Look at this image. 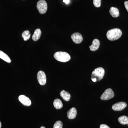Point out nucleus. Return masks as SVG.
<instances>
[{"mask_svg":"<svg viewBox=\"0 0 128 128\" xmlns=\"http://www.w3.org/2000/svg\"><path fill=\"white\" fill-rule=\"evenodd\" d=\"M114 96V92L112 89L111 88H108L105 90L101 96L100 98L102 100H108L113 98Z\"/></svg>","mask_w":128,"mask_h":128,"instance_id":"obj_5","label":"nucleus"},{"mask_svg":"<svg viewBox=\"0 0 128 128\" xmlns=\"http://www.w3.org/2000/svg\"><path fill=\"white\" fill-rule=\"evenodd\" d=\"M100 45V41L98 39H95L93 40L92 44L90 48V50L92 51H95L98 49Z\"/></svg>","mask_w":128,"mask_h":128,"instance_id":"obj_11","label":"nucleus"},{"mask_svg":"<svg viewBox=\"0 0 128 128\" xmlns=\"http://www.w3.org/2000/svg\"><path fill=\"white\" fill-rule=\"evenodd\" d=\"M63 1L66 4H68L70 2V0H63Z\"/></svg>","mask_w":128,"mask_h":128,"instance_id":"obj_23","label":"nucleus"},{"mask_svg":"<svg viewBox=\"0 0 128 128\" xmlns=\"http://www.w3.org/2000/svg\"><path fill=\"white\" fill-rule=\"evenodd\" d=\"M101 0H93V4L96 7H100L101 6Z\"/></svg>","mask_w":128,"mask_h":128,"instance_id":"obj_20","label":"nucleus"},{"mask_svg":"<svg viewBox=\"0 0 128 128\" xmlns=\"http://www.w3.org/2000/svg\"><path fill=\"white\" fill-rule=\"evenodd\" d=\"M122 32L118 28H114L108 30L106 34L108 39L110 41H113L118 40L122 36Z\"/></svg>","mask_w":128,"mask_h":128,"instance_id":"obj_1","label":"nucleus"},{"mask_svg":"<svg viewBox=\"0 0 128 128\" xmlns=\"http://www.w3.org/2000/svg\"><path fill=\"white\" fill-rule=\"evenodd\" d=\"M37 78L41 86H44L46 84V74L44 71L40 70L38 72Z\"/></svg>","mask_w":128,"mask_h":128,"instance_id":"obj_6","label":"nucleus"},{"mask_svg":"<svg viewBox=\"0 0 128 128\" xmlns=\"http://www.w3.org/2000/svg\"><path fill=\"white\" fill-rule=\"evenodd\" d=\"M0 58L8 63H10L11 62V60L9 58L8 56L0 50Z\"/></svg>","mask_w":128,"mask_h":128,"instance_id":"obj_16","label":"nucleus"},{"mask_svg":"<svg viewBox=\"0 0 128 128\" xmlns=\"http://www.w3.org/2000/svg\"><path fill=\"white\" fill-rule=\"evenodd\" d=\"M127 106V104L124 102H120L112 105V109L115 111H121L123 110Z\"/></svg>","mask_w":128,"mask_h":128,"instance_id":"obj_7","label":"nucleus"},{"mask_svg":"<svg viewBox=\"0 0 128 128\" xmlns=\"http://www.w3.org/2000/svg\"><path fill=\"white\" fill-rule=\"evenodd\" d=\"M18 100L23 105L26 106H30L32 102L30 98L24 95H21L18 97Z\"/></svg>","mask_w":128,"mask_h":128,"instance_id":"obj_9","label":"nucleus"},{"mask_svg":"<svg viewBox=\"0 0 128 128\" xmlns=\"http://www.w3.org/2000/svg\"><path fill=\"white\" fill-rule=\"evenodd\" d=\"M118 121L121 124L125 125L128 124V117L126 116H122L118 118Z\"/></svg>","mask_w":128,"mask_h":128,"instance_id":"obj_17","label":"nucleus"},{"mask_svg":"<svg viewBox=\"0 0 128 128\" xmlns=\"http://www.w3.org/2000/svg\"><path fill=\"white\" fill-rule=\"evenodd\" d=\"M54 105L56 109H60L62 108L63 106V104L62 101L58 98L56 99L54 101Z\"/></svg>","mask_w":128,"mask_h":128,"instance_id":"obj_15","label":"nucleus"},{"mask_svg":"<svg viewBox=\"0 0 128 128\" xmlns=\"http://www.w3.org/2000/svg\"><path fill=\"white\" fill-rule=\"evenodd\" d=\"M2 127V124L1 122L0 121V128H1Z\"/></svg>","mask_w":128,"mask_h":128,"instance_id":"obj_24","label":"nucleus"},{"mask_svg":"<svg viewBox=\"0 0 128 128\" xmlns=\"http://www.w3.org/2000/svg\"><path fill=\"white\" fill-rule=\"evenodd\" d=\"M60 95L64 100L66 102L70 100L71 97L70 94L68 92L65 91V90L62 91L60 93Z\"/></svg>","mask_w":128,"mask_h":128,"instance_id":"obj_14","label":"nucleus"},{"mask_svg":"<svg viewBox=\"0 0 128 128\" xmlns=\"http://www.w3.org/2000/svg\"><path fill=\"white\" fill-rule=\"evenodd\" d=\"M31 34L28 30H26L22 33V36L23 38L24 41H26L30 38Z\"/></svg>","mask_w":128,"mask_h":128,"instance_id":"obj_18","label":"nucleus"},{"mask_svg":"<svg viewBox=\"0 0 128 128\" xmlns=\"http://www.w3.org/2000/svg\"><path fill=\"white\" fill-rule=\"evenodd\" d=\"M105 70L102 67L96 68L92 71L91 79L94 82L100 81L105 75Z\"/></svg>","mask_w":128,"mask_h":128,"instance_id":"obj_2","label":"nucleus"},{"mask_svg":"<svg viewBox=\"0 0 128 128\" xmlns=\"http://www.w3.org/2000/svg\"><path fill=\"white\" fill-rule=\"evenodd\" d=\"M124 6L127 11L128 12V1H125L124 2Z\"/></svg>","mask_w":128,"mask_h":128,"instance_id":"obj_22","label":"nucleus"},{"mask_svg":"<svg viewBox=\"0 0 128 128\" xmlns=\"http://www.w3.org/2000/svg\"><path fill=\"white\" fill-rule=\"evenodd\" d=\"M71 38L74 43H81L83 40V38L80 34L78 32L74 33L71 35Z\"/></svg>","mask_w":128,"mask_h":128,"instance_id":"obj_8","label":"nucleus"},{"mask_svg":"<svg viewBox=\"0 0 128 128\" xmlns=\"http://www.w3.org/2000/svg\"><path fill=\"white\" fill-rule=\"evenodd\" d=\"M63 128V123L61 121H58L56 122L54 125V128Z\"/></svg>","mask_w":128,"mask_h":128,"instance_id":"obj_19","label":"nucleus"},{"mask_svg":"<svg viewBox=\"0 0 128 128\" xmlns=\"http://www.w3.org/2000/svg\"><path fill=\"white\" fill-rule=\"evenodd\" d=\"M41 34V31L40 28H38L34 31V33L32 36V39L34 41H36L40 38Z\"/></svg>","mask_w":128,"mask_h":128,"instance_id":"obj_13","label":"nucleus"},{"mask_svg":"<svg viewBox=\"0 0 128 128\" xmlns=\"http://www.w3.org/2000/svg\"><path fill=\"white\" fill-rule=\"evenodd\" d=\"M55 59L58 61L62 62H66L69 61L70 59V56L68 53L64 52H57L54 55Z\"/></svg>","mask_w":128,"mask_h":128,"instance_id":"obj_3","label":"nucleus"},{"mask_svg":"<svg viewBox=\"0 0 128 128\" xmlns=\"http://www.w3.org/2000/svg\"><path fill=\"white\" fill-rule=\"evenodd\" d=\"M37 8L40 14H44L48 10L47 2L44 0H40L37 3Z\"/></svg>","mask_w":128,"mask_h":128,"instance_id":"obj_4","label":"nucleus"},{"mask_svg":"<svg viewBox=\"0 0 128 128\" xmlns=\"http://www.w3.org/2000/svg\"><path fill=\"white\" fill-rule=\"evenodd\" d=\"M109 12L110 15L114 18H117L119 16V10L116 8L112 7L110 8Z\"/></svg>","mask_w":128,"mask_h":128,"instance_id":"obj_12","label":"nucleus"},{"mask_svg":"<svg viewBox=\"0 0 128 128\" xmlns=\"http://www.w3.org/2000/svg\"><path fill=\"white\" fill-rule=\"evenodd\" d=\"M100 128H110L106 124H102L100 126Z\"/></svg>","mask_w":128,"mask_h":128,"instance_id":"obj_21","label":"nucleus"},{"mask_svg":"<svg viewBox=\"0 0 128 128\" xmlns=\"http://www.w3.org/2000/svg\"><path fill=\"white\" fill-rule=\"evenodd\" d=\"M40 128H46L45 127H44V126H42V127H41Z\"/></svg>","mask_w":128,"mask_h":128,"instance_id":"obj_25","label":"nucleus"},{"mask_svg":"<svg viewBox=\"0 0 128 128\" xmlns=\"http://www.w3.org/2000/svg\"><path fill=\"white\" fill-rule=\"evenodd\" d=\"M77 114V111L75 108H70L67 112V117L70 119H73L75 118Z\"/></svg>","mask_w":128,"mask_h":128,"instance_id":"obj_10","label":"nucleus"}]
</instances>
